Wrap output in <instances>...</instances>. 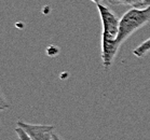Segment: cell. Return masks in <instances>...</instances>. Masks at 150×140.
I'll use <instances>...</instances> for the list:
<instances>
[{"mask_svg": "<svg viewBox=\"0 0 150 140\" xmlns=\"http://www.w3.org/2000/svg\"><path fill=\"white\" fill-rule=\"evenodd\" d=\"M150 21V7L146 8H131L120 18L119 31L116 40L120 45L131 34L142 28Z\"/></svg>", "mask_w": 150, "mask_h": 140, "instance_id": "obj_1", "label": "cell"}, {"mask_svg": "<svg viewBox=\"0 0 150 140\" xmlns=\"http://www.w3.org/2000/svg\"><path fill=\"white\" fill-rule=\"evenodd\" d=\"M96 6H97V10H98L100 21H102L103 34L117 38L118 31H119L120 20H118V16L108 7L102 4H98Z\"/></svg>", "mask_w": 150, "mask_h": 140, "instance_id": "obj_2", "label": "cell"}, {"mask_svg": "<svg viewBox=\"0 0 150 140\" xmlns=\"http://www.w3.org/2000/svg\"><path fill=\"white\" fill-rule=\"evenodd\" d=\"M16 126L26 132L33 140H53L55 127L52 125H42V124H30L18 120Z\"/></svg>", "mask_w": 150, "mask_h": 140, "instance_id": "obj_3", "label": "cell"}, {"mask_svg": "<svg viewBox=\"0 0 150 140\" xmlns=\"http://www.w3.org/2000/svg\"><path fill=\"white\" fill-rule=\"evenodd\" d=\"M120 44L116 38L102 34V62L104 69L108 70L111 67L113 59L119 52Z\"/></svg>", "mask_w": 150, "mask_h": 140, "instance_id": "obj_4", "label": "cell"}, {"mask_svg": "<svg viewBox=\"0 0 150 140\" xmlns=\"http://www.w3.org/2000/svg\"><path fill=\"white\" fill-rule=\"evenodd\" d=\"M149 52H150V38H148V39L145 40L142 44L138 45L136 49H134L133 54L135 55L136 57L142 58V57H144L145 55L148 54Z\"/></svg>", "mask_w": 150, "mask_h": 140, "instance_id": "obj_5", "label": "cell"}, {"mask_svg": "<svg viewBox=\"0 0 150 140\" xmlns=\"http://www.w3.org/2000/svg\"><path fill=\"white\" fill-rule=\"evenodd\" d=\"M107 2L112 6L123 4V6H130L132 8H137L140 4H143L144 0H107Z\"/></svg>", "mask_w": 150, "mask_h": 140, "instance_id": "obj_6", "label": "cell"}, {"mask_svg": "<svg viewBox=\"0 0 150 140\" xmlns=\"http://www.w3.org/2000/svg\"><path fill=\"white\" fill-rule=\"evenodd\" d=\"M15 133H16L18 140H33L31 139V137L29 136L23 128H21L20 126L15 127Z\"/></svg>", "mask_w": 150, "mask_h": 140, "instance_id": "obj_7", "label": "cell"}, {"mask_svg": "<svg viewBox=\"0 0 150 140\" xmlns=\"http://www.w3.org/2000/svg\"><path fill=\"white\" fill-rule=\"evenodd\" d=\"M9 107H10V105H9V103H8V100L4 98V94H2L1 91H0V111H4V110L9 109Z\"/></svg>", "mask_w": 150, "mask_h": 140, "instance_id": "obj_8", "label": "cell"}, {"mask_svg": "<svg viewBox=\"0 0 150 140\" xmlns=\"http://www.w3.org/2000/svg\"><path fill=\"white\" fill-rule=\"evenodd\" d=\"M146 7H150V0H144L143 4H140L137 8H146Z\"/></svg>", "mask_w": 150, "mask_h": 140, "instance_id": "obj_9", "label": "cell"}, {"mask_svg": "<svg viewBox=\"0 0 150 140\" xmlns=\"http://www.w3.org/2000/svg\"><path fill=\"white\" fill-rule=\"evenodd\" d=\"M53 140H62V138L58 136L56 133H54V135H53Z\"/></svg>", "mask_w": 150, "mask_h": 140, "instance_id": "obj_10", "label": "cell"}, {"mask_svg": "<svg viewBox=\"0 0 150 140\" xmlns=\"http://www.w3.org/2000/svg\"><path fill=\"white\" fill-rule=\"evenodd\" d=\"M91 1H92V2H95L96 4H98L102 2V0H91Z\"/></svg>", "mask_w": 150, "mask_h": 140, "instance_id": "obj_11", "label": "cell"}]
</instances>
